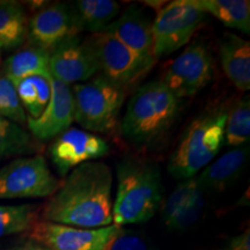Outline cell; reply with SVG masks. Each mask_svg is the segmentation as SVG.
<instances>
[{"mask_svg":"<svg viewBox=\"0 0 250 250\" xmlns=\"http://www.w3.org/2000/svg\"><path fill=\"white\" fill-rule=\"evenodd\" d=\"M112 173L103 161L78 166L43 208V220L95 229L112 224Z\"/></svg>","mask_w":250,"mask_h":250,"instance_id":"1","label":"cell"},{"mask_svg":"<svg viewBox=\"0 0 250 250\" xmlns=\"http://www.w3.org/2000/svg\"><path fill=\"white\" fill-rule=\"evenodd\" d=\"M161 174L151 160L127 158L117 166V192L112 204L115 226L143 224L160 208Z\"/></svg>","mask_w":250,"mask_h":250,"instance_id":"2","label":"cell"},{"mask_svg":"<svg viewBox=\"0 0 250 250\" xmlns=\"http://www.w3.org/2000/svg\"><path fill=\"white\" fill-rule=\"evenodd\" d=\"M180 109V99L161 80L148 81L134 92L127 103L122 133L138 145L152 144L170 129Z\"/></svg>","mask_w":250,"mask_h":250,"instance_id":"3","label":"cell"},{"mask_svg":"<svg viewBox=\"0 0 250 250\" xmlns=\"http://www.w3.org/2000/svg\"><path fill=\"white\" fill-rule=\"evenodd\" d=\"M226 117L227 111L217 110L191 122L168 161V171L174 177L191 179L213 161L224 145Z\"/></svg>","mask_w":250,"mask_h":250,"instance_id":"4","label":"cell"},{"mask_svg":"<svg viewBox=\"0 0 250 250\" xmlns=\"http://www.w3.org/2000/svg\"><path fill=\"white\" fill-rule=\"evenodd\" d=\"M74 121L92 133H107L116 126L125 100V89L102 74L72 88Z\"/></svg>","mask_w":250,"mask_h":250,"instance_id":"5","label":"cell"},{"mask_svg":"<svg viewBox=\"0 0 250 250\" xmlns=\"http://www.w3.org/2000/svg\"><path fill=\"white\" fill-rule=\"evenodd\" d=\"M205 18L198 0H175L164 5L152 23L155 58L186 45Z\"/></svg>","mask_w":250,"mask_h":250,"instance_id":"6","label":"cell"},{"mask_svg":"<svg viewBox=\"0 0 250 250\" xmlns=\"http://www.w3.org/2000/svg\"><path fill=\"white\" fill-rule=\"evenodd\" d=\"M87 40L95 51L102 76L123 89L144 79L156 62L136 54L111 34H95Z\"/></svg>","mask_w":250,"mask_h":250,"instance_id":"7","label":"cell"},{"mask_svg":"<svg viewBox=\"0 0 250 250\" xmlns=\"http://www.w3.org/2000/svg\"><path fill=\"white\" fill-rule=\"evenodd\" d=\"M58 187V179L42 155L18 158L0 169V199L44 198Z\"/></svg>","mask_w":250,"mask_h":250,"instance_id":"8","label":"cell"},{"mask_svg":"<svg viewBox=\"0 0 250 250\" xmlns=\"http://www.w3.org/2000/svg\"><path fill=\"white\" fill-rule=\"evenodd\" d=\"M214 65L204 43H192L166 68L161 81L180 100L191 98L204 89L213 78Z\"/></svg>","mask_w":250,"mask_h":250,"instance_id":"9","label":"cell"},{"mask_svg":"<svg viewBox=\"0 0 250 250\" xmlns=\"http://www.w3.org/2000/svg\"><path fill=\"white\" fill-rule=\"evenodd\" d=\"M117 229L115 225L87 229L37 220L28 230V236L49 250H102Z\"/></svg>","mask_w":250,"mask_h":250,"instance_id":"10","label":"cell"},{"mask_svg":"<svg viewBox=\"0 0 250 250\" xmlns=\"http://www.w3.org/2000/svg\"><path fill=\"white\" fill-rule=\"evenodd\" d=\"M49 68L54 79L66 85L86 83L100 72L92 44L78 35L65 40L49 52Z\"/></svg>","mask_w":250,"mask_h":250,"instance_id":"11","label":"cell"},{"mask_svg":"<svg viewBox=\"0 0 250 250\" xmlns=\"http://www.w3.org/2000/svg\"><path fill=\"white\" fill-rule=\"evenodd\" d=\"M110 146L102 137L70 127L56 137L49 153L58 174L66 176L78 166L107 155Z\"/></svg>","mask_w":250,"mask_h":250,"instance_id":"12","label":"cell"},{"mask_svg":"<svg viewBox=\"0 0 250 250\" xmlns=\"http://www.w3.org/2000/svg\"><path fill=\"white\" fill-rule=\"evenodd\" d=\"M77 34L71 6L61 2L44 6L28 21L27 37L31 46L48 52Z\"/></svg>","mask_w":250,"mask_h":250,"instance_id":"13","label":"cell"},{"mask_svg":"<svg viewBox=\"0 0 250 250\" xmlns=\"http://www.w3.org/2000/svg\"><path fill=\"white\" fill-rule=\"evenodd\" d=\"M74 122V99L70 85L52 78L51 98L40 117H27L28 129L39 140L56 138Z\"/></svg>","mask_w":250,"mask_h":250,"instance_id":"14","label":"cell"},{"mask_svg":"<svg viewBox=\"0 0 250 250\" xmlns=\"http://www.w3.org/2000/svg\"><path fill=\"white\" fill-rule=\"evenodd\" d=\"M152 20L139 6L132 5L103 33L111 34L143 57L156 61L153 44Z\"/></svg>","mask_w":250,"mask_h":250,"instance_id":"15","label":"cell"},{"mask_svg":"<svg viewBox=\"0 0 250 250\" xmlns=\"http://www.w3.org/2000/svg\"><path fill=\"white\" fill-rule=\"evenodd\" d=\"M249 158V146H241L225 153L208 165L198 177L204 191H223L239 179Z\"/></svg>","mask_w":250,"mask_h":250,"instance_id":"16","label":"cell"},{"mask_svg":"<svg viewBox=\"0 0 250 250\" xmlns=\"http://www.w3.org/2000/svg\"><path fill=\"white\" fill-rule=\"evenodd\" d=\"M220 62L225 76L240 92L250 89V43L235 34H225L221 41Z\"/></svg>","mask_w":250,"mask_h":250,"instance_id":"17","label":"cell"},{"mask_svg":"<svg viewBox=\"0 0 250 250\" xmlns=\"http://www.w3.org/2000/svg\"><path fill=\"white\" fill-rule=\"evenodd\" d=\"M71 9L78 33L88 31L95 35L103 33L116 20L121 7L114 0H78Z\"/></svg>","mask_w":250,"mask_h":250,"instance_id":"18","label":"cell"},{"mask_svg":"<svg viewBox=\"0 0 250 250\" xmlns=\"http://www.w3.org/2000/svg\"><path fill=\"white\" fill-rule=\"evenodd\" d=\"M5 74L13 83L31 76L50 77L49 52L29 46L13 54L5 61Z\"/></svg>","mask_w":250,"mask_h":250,"instance_id":"19","label":"cell"},{"mask_svg":"<svg viewBox=\"0 0 250 250\" xmlns=\"http://www.w3.org/2000/svg\"><path fill=\"white\" fill-rule=\"evenodd\" d=\"M28 19L22 6L0 1V50H13L27 39Z\"/></svg>","mask_w":250,"mask_h":250,"instance_id":"20","label":"cell"},{"mask_svg":"<svg viewBox=\"0 0 250 250\" xmlns=\"http://www.w3.org/2000/svg\"><path fill=\"white\" fill-rule=\"evenodd\" d=\"M205 14H211L224 26L249 34L250 2L248 0H198Z\"/></svg>","mask_w":250,"mask_h":250,"instance_id":"21","label":"cell"},{"mask_svg":"<svg viewBox=\"0 0 250 250\" xmlns=\"http://www.w3.org/2000/svg\"><path fill=\"white\" fill-rule=\"evenodd\" d=\"M52 77L31 76L14 83L24 111L30 118L41 116L51 98Z\"/></svg>","mask_w":250,"mask_h":250,"instance_id":"22","label":"cell"},{"mask_svg":"<svg viewBox=\"0 0 250 250\" xmlns=\"http://www.w3.org/2000/svg\"><path fill=\"white\" fill-rule=\"evenodd\" d=\"M250 139V103L249 99L237 101L227 111L224 130V144L232 148L248 145Z\"/></svg>","mask_w":250,"mask_h":250,"instance_id":"23","label":"cell"},{"mask_svg":"<svg viewBox=\"0 0 250 250\" xmlns=\"http://www.w3.org/2000/svg\"><path fill=\"white\" fill-rule=\"evenodd\" d=\"M35 151L33 139L20 125L0 117V160Z\"/></svg>","mask_w":250,"mask_h":250,"instance_id":"24","label":"cell"},{"mask_svg":"<svg viewBox=\"0 0 250 250\" xmlns=\"http://www.w3.org/2000/svg\"><path fill=\"white\" fill-rule=\"evenodd\" d=\"M37 221L33 205H0V237L29 230Z\"/></svg>","mask_w":250,"mask_h":250,"instance_id":"25","label":"cell"},{"mask_svg":"<svg viewBox=\"0 0 250 250\" xmlns=\"http://www.w3.org/2000/svg\"><path fill=\"white\" fill-rule=\"evenodd\" d=\"M0 117L19 125L27 123V114L21 104L14 83L6 76H0Z\"/></svg>","mask_w":250,"mask_h":250,"instance_id":"26","label":"cell"},{"mask_svg":"<svg viewBox=\"0 0 250 250\" xmlns=\"http://www.w3.org/2000/svg\"><path fill=\"white\" fill-rule=\"evenodd\" d=\"M198 182V181H197ZM205 205V191L197 184L192 195L186 202L176 215L167 224V227L173 230H182L190 227L201 217Z\"/></svg>","mask_w":250,"mask_h":250,"instance_id":"27","label":"cell"},{"mask_svg":"<svg viewBox=\"0 0 250 250\" xmlns=\"http://www.w3.org/2000/svg\"><path fill=\"white\" fill-rule=\"evenodd\" d=\"M197 184L198 182H197L196 177L182 180L177 184V187L175 188L174 191L171 192V195L168 197L167 201L162 206V218H164L166 225L169 223L177 212L181 210V208L186 204L189 197L192 195L193 190L196 189Z\"/></svg>","mask_w":250,"mask_h":250,"instance_id":"28","label":"cell"},{"mask_svg":"<svg viewBox=\"0 0 250 250\" xmlns=\"http://www.w3.org/2000/svg\"><path fill=\"white\" fill-rule=\"evenodd\" d=\"M102 250H149L147 241L140 234L118 227Z\"/></svg>","mask_w":250,"mask_h":250,"instance_id":"29","label":"cell"},{"mask_svg":"<svg viewBox=\"0 0 250 250\" xmlns=\"http://www.w3.org/2000/svg\"><path fill=\"white\" fill-rule=\"evenodd\" d=\"M223 250H250V234L249 229L233 237Z\"/></svg>","mask_w":250,"mask_h":250,"instance_id":"30","label":"cell"},{"mask_svg":"<svg viewBox=\"0 0 250 250\" xmlns=\"http://www.w3.org/2000/svg\"><path fill=\"white\" fill-rule=\"evenodd\" d=\"M9 250H49V249L45 248V247L39 245V243H36L34 241H29V242L23 243V245L14 247V248H12Z\"/></svg>","mask_w":250,"mask_h":250,"instance_id":"31","label":"cell"},{"mask_svg":"<svg viewBox=\"0 0 250 250\" xmlns=\"http://www.w3.org/2000/svg\"><path fill=\"white\" fill-rule=\"evenodd\" d=\"M144 4L149 6V7H152V8L154 7L155 11L158 12V11H160L162 7H164V4H166V2L165 1H145Z\"/></svg>","mask_w":250,"mask_h":250,"instance_id":"32","label":"cell"}]
</instances>
